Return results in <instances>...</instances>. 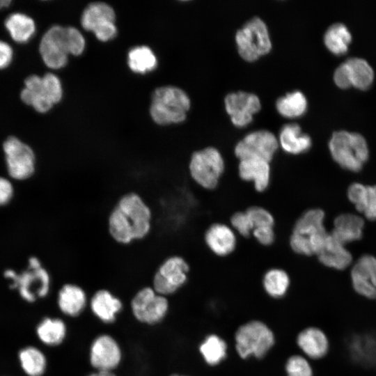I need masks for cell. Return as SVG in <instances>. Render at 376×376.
<instances>
[{
	"label": "cell",
	"instance_id": "1",
	"mask_svg": "<svg viewBox=\"0 0 376 376\" xmlns=\"http://www.w3.org/2000/svg\"><path fill=\"white\" fill-rule=\"evenodd\" d=\"M155 214L150 203L139 191L121 194L110 207L106 228L116 244L130 246L147 240L154 230Z\"/></svg>",
	"mask_w": 376,
	"mask_h": 376
},
{
	"label": "cell",
	"instance_id": "2",
	"mask_svg": "<svg viewBox=\"0 0 376 376\" xmlns=\"http://www.w3.org/2000/svg\"><path fill=\"white\" fill-rule=\"evenodd\" d=\"M324 212L318 207L303 212L293 224L288 238V246L297 255H317L328 235L324 226Z\"/></svg>",
	"mask_w": 376,
	"mask_h": 376
},
{
	"label": "cell",
	"instance_id": "3",
	"mask_svg": "<svg viewBox=\"0 0 376 376\" xmlns=\"http://www.w3.org/2000/svg\"><path fill=\"white\" fill-rule=\"evenodd\" d=\"M332 159L343 169L358 172L369 157L365 138L359 133L340 130L334 132L329 141Z\"/></svg>",
	"mask_w": 376,
	"mask_h": 376
},
{
	"label": "cell",
	"instance_id": "4",
	"mask_svg": "<svg viewBox=\"0 0 376 376\" xmlns=\"http://www.w3.org/2000/svg\"><path fill=\"white\" fill-rule=\"evenodd\" d=\"M188 174L194 183L206 191H214L226 173V162L221 152L207 146L192 153Z\"/></svg>",
	"mask_w": 376,
	"mask_h": 376
},
{
	"label": "cell",
	"instance_id": "5",
	"mask_svg": "<svg viewBox=\"0 0 376 376\" xmlns=\"http://www.w3.org/2000/svg\"><path fill=\"white\" fill-rule=\"evenodd\" d=\"M190 100L180 88L166 86L157 88L152 98L150 113L152 120L161 125L184 121L190 108Z\"/></svg>",
	"mask_w": 376,
	"mask_h": 376
},
{
	"label": "cell",
	"instance_id": "6",
	"mask_svg": "<svg viewBox=\"0 0 376 376\" xmlns=\"http://www.w3.org/2000/svg\"><path fill=\"white\" fill-rule=\"evenodd\" d=\"M4 276L13 281L11 288H18L20 296L32 303L38 298L45 297L50 290V274L41 261L35 256L29 259V269L21 274L11 269L4 272Z\"/></svg>",
	"mask_w": 376,
	"mask_h": 376
},
{
	"label": "cell",
	"instance_id": "7",
	"mask_svg": "<svg viewBox=\"0 0 376 376\" xmlns=\"http://www.w3.org/2000/svg\"><path fill=\"white\" fill-rule=\"evenodd\" d=\"M190 269V264L183 256H167L154 269L151 286L159 295H173L186 284Z\"/></svg>",
	"mask_w": 376,
	"mask_h": 376
},
{
	"label": "cell",
	"instance_id": "8",
	"mask_svg": "<svg viewBox=\"0 0 376 376\" xmlns=\"http://www.w3.org/2000/svg\"><path fill=\"white\" fill-rule=\"evenodd\" d=\"M238 53L246 61H255L269 52L272 42L267 26L260 17L251 18L235 34Z\"/></svg>",
	"mask_w": 376,
	"mask_h": 376
},
{
	"label": "cell",
	"instance_id": "9",
	"mask_svg": "<svg viewBox=\"0 0 376 376\" xmlns=\"http://www.w3.org/2000/svg\"><path fill=\"white\" fill-rule=\"evenodd\" d=\"M235 339L236 350L242 359L250 356L262 358L274 343L273 332L259 320H252L240 327Z\"/></svg>",
	"mask_w": 376,
	"mask_h": 376
},
{
	"label": "cell",
	"instance_id": "10",
	"mask_svg": "<svg viewBox=\"0 0 376 376\" xmlns=\"http://www.w3.org/2000/svg\"><path fill=\"white\" fill-rule=\"evenodd\" d=\"M166 297L157 293L151 285L139 289L131 300L134 317L140 322L153 325L160 322L169 310Z\"/></svg>",
	"mask_w": 376,
	"mask_h": 376
},
{
	"label": "cell",
	"instance_id": "11",
	"mask_svg": "<svg viewBox=\"0 0 376 376\" xmlns=\"http://www.w3.org/2000/svg\"><path fill=\"white\" fill-rule=\"evenodd\" d=\"M279 148L275 135L265 130L252 132L239 141L234 148V154L239 160L258 158L271 162Z\"/></svg>",
	"mask_w": 376,
	"mask_h": 376
},
{
	"label": "cell",
	"instance_id": "12",
	"mask_svg": "<svg viewBox=\"0 0 376 376\" xmlns=\"http://www.w3.org/2000/svg\"><path fill=\"white\" fill-rule=\"evenodd\" d=\"M3 148L11 177L25 180L34 174L36 156L30 146L15 136H10L4 141Z\"/></svg>",
	"mask_w": 376,
	"mask_h": 376
},
{
	"label": "cell",
	"instance_id": "13",
	"mask_svg": "<svg viewBox=\"0 0 376 376\" xmlns=\"http://www.w3.org/2000/svg\"><path fill=\"white\" fill-rule=\"evenodd\" d=\"M39 51L45 64L52 69L64 67L70 54L66 27L55 25L43 35Z\"/></svg>",
	"mask_w": 376,
	"mask_h": 376
},
{
	"label": "cell",
	"instance_id": "14",
	"mask_svg": "<svg viewBox=\"0 0 376 376\" xmlns=\"http://www.w3.org/2000/svg\"><path fill=\"white\" fill-rule=\"evenodd\" d=\"M122 350L116 340L109 334H101L92 342L89 361L96 371L113 372L122 360Z\"/></svg>",
	"mask_w": 376,
	"mask_h": 376
},
{
	"label": "cell",
	"instance_id": "15",
	"mask_svg": "<svg viewBox=\"0 0 376 376\" xmlns=\"http://www.w3.org/2000/svg\"><path fill=\"white\" fill-rule=\"evenodd\" d=\"M203 242L213 256L224 258L235 253L239 240L237 233L228 224L216 221L204 230Z\"/></svg>",
	"mask_w": 376,
	"mask_h": 376
},
{
	"label": "cell",
	"instance_id": "16",
	"mask_svg": "<svg viewBox=\"0 0 376 376\" xmlns=\"http://www.w3.org/2000/svg\"><path fill=\"white\" fill-rule=\"evenodd\" d=\"M225 108L233 124L242 127L249 124L261 104L259 97L251 93L237 91L228 94L224 100Z\"/></svg>",
	"mask_w": 376,
	"mask_h": 376
},
{
	"label": "cell",
	"instance_id": "17",
	"mask_svg": "<svg viewBox=\"0 0 376 376\" xmlns=\"http://www.w3.org/2000/svg\"><path fill=\"white\" fill-rule=\"evenodd\" d=\"M354 290L368 299L376 298V257L365 254L354 264L350 271Z\"/></svg>",
	"mask_w": 376,
	"mask_h": 376
},
{
	"label": "cell",
	"instance_id": "18",
	"mask_svg": "<svg viewBox=\"0 0 376 376\" xmlns=\"http://www.w3.org/2000/svg\"><path fill=\"white\" fill-rule=\"evenodd\" d=\"M271 162L258 158L239 160L237 176L244 182L251 184L258 194H263L270 187L272 179Z\"/></svg>",
	"mask_w": 376,
	"mask_h": 376
},
{
	"label": "cell",
	"instance_id": "19",
	"mask_svg": "<svg viewBox=\"0 0 376 376\" xmlns=\"http://www.w3.org/2000/svg\"><path fill=\"white\" fill-rule=\"evenodd\" d=\"M93 315L104 323L113 322L123 308L121 300L109 290H97L89 301Z\"/></svg>",
	"mask_w": 376,
	"mask_h": 376
},
{
	"label": "cell",
	"instance_id": "20",
	"mask_svg": "<svg viewBox=\"0 0 376 376\" xmlns=\"http://www.w3.org/2000/svg\"><path fill=\"white\" fill-rule=\"evenodd\" d=\"M88 303L85 290L75 283H65L57 295V304L60 311L65 315L77 317L85 309Z\"/></svg>",
	"mask_w": 376,
	"mask_h": 376
},
{
	"label": "cell",
	"instance_id": "21",
	"mask_svg": "<svg viewBox=\"0 0 376 376\" xmlns=\"http://www.w3.org/2000/svg\"><path fill=\"white\" fill-rule=\"evenodd\" d=\"M324 266L336 270H343L352 261V256L346 245L329 233L322 249L316 255Z\"/></svg>",
	"mask_w": 376,
	"mask_h": 376
},
{
	"label": "cell",
	"instance_id": "22",
	"mask_svg": "<svg viewBox=\"0 0 376 376\" xmlns=\"http://www.w3.org/2000/svg\"><path fill=\"white\" fill-rule=\"evenodd\" d=\"M297 343L301 351L312 359H320L327 356L329 351V340L321 329L309 327L301 331Z\"/></svg>",
	"mask_w": 376,
	"mask_h": 376
},
{
	"label": "cell",
	"instance_id": "23",
	"mask_svg": "<svg viewBox=\"0 0 376 376\" xmlns=\"http://www.w3.org/2000/svg\"><path fill=\"white\" fill-rule=\"evenodd\" d=\"M347 195L356 210L364 217L368 220H376V185L354 182L349 186Z\"/></svg>",
	"mask_w": 376,
	"mask_h": 376
},
{
	"label": "cell",
	"instance_id": "24",
	"mask_svg": "<svg viewBox=\"0 0 376 376\" xmlns=\"http://www.w3.org/2000/svg\"><path fill=\"white\" fill-rule=\"evenodd\" d=\"M364 221L361 217L352 213H343L334 221L331 235L345 244L361 240L363 236Z\"/></svg>",
	"mask_w": 376,
	"mask_h": 376
},
{
	"label": "cell",
	"instance_id": "25",
	"mask_svg": "<svg viewBox=\"0 0 376 376\" xmlns=\"http://www.w3.org/2000/svg\"><path fill=\"white\" fill-rule=\"evenodd\" d=\"M279 144L288 154L297 155L307 152L311 147V137L301 132L296 123L284 125L279 133Z\"/></svg>",
	"mask_w": 376,
	"mask_h": 376
},
{
	"label": "cell",
	"instance_id": "26",
	"mask_svg": "<svg viewBox=\"0 0 376 376\" xmlns=\"http://www.w3.org/2000/svg\"><path fill=\"white\" fill-rule=\"evenodd\" d=\"M24 86L20 97L25 104L33 107L40 113L47 112L53 107V103L43 91L41 77L36 75L28 77L24 81Z\"/></svg>",
	"mask_w": 376,
	"mask_h": 376
},
{
	"label": "cell",
	"instance_id": "27",
	"mask_svg": "<svg viewBox=\"0 0 376 376\" xmlns=\"http://www.w3.org/2000/svg\"><path fill=\"white\" fill-rule=\"evenodd\" d=\"M115 12L109 4L95 2L88 5L84 10L81 24L85 30L93 32L107 23L115 22Z\"/></svg>",
	"mask_w": 376,
	"mask_h": 376
},
{
	"label": "cell",
	"instance_id": "28",
	"mask_svg": "<svg viewBox=\"0 0 376 376\" xmlns=\"http://www.w3.org/2000/svg\"><path fill=\"white\" fill-rule=\"evenodd\" d=\"M36 334L43 344L56 346L65 340L67 327L61 319L47 317L36 327Z\"/></svg>",
	"mask_w": 376,
	"mask_h": 376
},
{
	"label": "cell",
	"instance_id": "29",
	"mask_svg": "<svg viewBox=\"0 0 376 376\" xmlns=\"http://www.w3.org/2000/svg\"><path fill=\"white\" fill-rule=\"evenodd\" d=\"M5 26L13 40L19 43L28 42L36 31L33 19L20 13L9 15L5 21Z\"/></svg>",
	"mask_w": 376,
	"mask_h": 376
},
{
	"label": "cell",
	"instance_id": "30",
	"mask_svg": "<svg viewBox=\"0 0 376 376\" xmlns=\"http://www.w3.org/2000/svg\"><path fill=\"white\" fill-rule=\"evenodd\" d=\"M262 283L268 295L274 298H281L288 290L290 278L285 269L273 267L264 273Z\"/></svg>",
	"mask_w": 376,
	"mask_h": 376
},
{
	"label": "cell",
	"instance_id": "31",
	"mask_svg": "<svg viewBox=\"0 0 376 376\" xmlns=\"http://www.w3.org/2000/svg\"><path fill=\"white\" fill-rule=\"evenodd\" d=\"M352 41V36L342 23H335L330 26L324 36V42L327 49L336 56L347 53Z\"/></svg>",
	"mask_w": 376,
	"mask_h": 376
},
{
	"label": "cell",
	"instance_id": "32",
	"mask_svg": "<svg viewBox=\"0 0 376 376\" xmlns=\"http://www.w3.org/2000/svg\"><path fill=\"white\" fill-rule=\"evenodd\" d=\"M18 358L21 368L28 376H42L47 361L44 353L33 346H27L19 350Z\"/></svg>",
	"mask_w": 376,
	"mask_h": 376
},
{
	"label": "cell",
	"instance_id": "33",
	"mask_svg": "<svg viewBox=\"0 0 376 376\" xmlns=\"http://www.w3.org/2000/svg\"><path fill=\"white\" fill-rule=\"evenodd\" d=\"M345 63L350 69L352 86L362 91L368 89L374 80V72L369 63L357 57L350 58Z\"/></svg>",
	"mask_w": 376,
	"mask_h": 376
},
{
	"label": "cell",
	"instance_id": "34",
	"mask_svg": "<svg viewBox=\"0 0 376 376\" xmlns=\"http://www.w3.org/2000/svg\"><path fill=\"white\" fill-rule=\"evenodd\" d=\"M127 63L132 71L144 74L153 70L157 61L151 49L143 45L130 49L127 56Z\"/></svg>",
	"mask_w": 376,
	"mask_h": 376
},
{
	"label": "cell",
	"instance_id": "35",
	"mask_svg": "<svg viewBox=\"0 0 376 376\" xmlns=\"http://www.w3.org/2000/svg\"><path fill=\"white\" fill-rule=\"evenodd\" d=\"M276 107L281 116L296 118L305 113L307 100L301 92L295 91L279 97L276 102Z\"/></svg>",
	"mask_w": 376,
	"mask_h": 376
},
{
	"label": "cell",
	"instance_id": "36",
	"mask_svg": "<svg viewBox=\"0 0 376 376\" xmlns=\"http://www.w3.org/2000/svg\"><path fill=\"white\" fill-rule=\"evenodd\" d=\"M199 351L208 365L215 366L226 358L227 345L219 336L210 334L200 345Z\"/></svg>",
	"mask_w": 376,
	"mask_h": 376
},
{
	"label": "cell",
	"instance_id": "37",
	"mask_svg": "<svg viewBox=\"0 0 376 376\" xmlns=\"http://www.w3.org/2000/svg\"><path fill=\"white\" fill-rule=\"evenodd\" d=\"M244 210L251 221L253 229L260 227L276 226L275 217L267 208L259 205H252Z\"/></svg>",
	"mask_w": 376,
	"mask_h": 376
},
{
	"label": "cell",
	"instance_id": "38",
	"mask_svg": "<svg viewBox=\"0 0 376 376\" xmlns=\"http://www.w3.org/2000/svg\"><path fill=\"white\" fill-rule=\"evenodd\" d=\"M229 225L237 235L244 239L251 237L253 225L245 210L234 212L229 217Z\"/></svg>",
	"mask_w": 376,
	"mask_h": 376
},
{
	"label": "cell",
	"instance_id": "39",
	"mask_svg": "<svg viewBox=\"0 0 376 376\" xmlns=\"http://www.w3.org/2000/svg\"><path fill=\"white\" fill-rule=\"evenodd\" d=\"M287 376H313L312 367L308 360L301 355H292L285 363Z\"/></svg>",
	"mask_w": 376,
	"mask_h": 376
},
{
	"label": "cell",
	"instance_id": "40",
	"mask_svg": "<svg viewBox=\"0 0 376 376\" xmlns=\"http://www.w3.org/2000/svg\"><path fill=\"white\" fill-rule=\"evenodd\" d=\"M42 78V88L45 95L54 104L58 103L63 95L60 79L52 73H47Z\"/></svg>",
	"mask_w": 376,
	"mask_h": 376
},
{
	"label": "cell",
	"instance_id": "41",
	"mask_svg": "<svg viewBox=\"0 0 376 376\" xmlns=\"http://www.w3.org/2000/svg\"><path fill=\"white\" fill-rule=\"evenodd\" d=\"M69 52L74 56L82 54L85 49V39L81 32L72 26L66 27Z\"/></svg>",
	"mask_w": 376,
	"mask_h": 376
},
{
	"label": "cell",
	"instance_id": "42",
	"mask_svg": "<svg viewBox=\"0 0 376 376\" xmlns=\"http://www.w3.org/2000/svg\"><path fill=\"white\" fill-rule=\"evenodd\" d=\"M251 237L260 246L270 247L276 240L275 227H260L254 228Z\"/></svg>",
	"mask_w": 376,
	"mask_h": 376
},
{
	"label": "cell",
	"instance_id": "43",
	"mask_svg": "<svg viewBox=\"0 0 376 376\" xmlns=\"http://www.w3.org/2000/svg\"><path fill=\"white\" fill-rule=\"evenodd\" d=\"M334 81L336 85L341 89H347L352 86L350 69L346 64H340L335 70Z\"/></svg>",
	"mask_w": 376,
	"mask_h": 376
},
{
	"label": "cell",
	"instance_id": "44",
	"mask_svg": "<svg viewBox=\"0 0 376 376\" xmlns=\"http://www.w3.org/2000/svg\"><path fill=\"white\" fill-rule=\"evenodd\" d=\"M13 57L12 47L6 42L0 40V69L8 67Z\"/></svg>",
	"mask_w": 376,
	"mask_h": 376
},
{
	"label": "cell",
	"instance_id": "45",
	"mask_svg": "<svg viewBox=\"0 0 376 376\" xmlns=\"http://www.w3.org/2000/svg\"><path fill=\"white\" fill-rule=\"evenodd\" d=\"M13 194L11 183L4 178H0V205L9 202Z\"/></svg>",
	"mask_w": 376,
	"mask_h": 376
},
{
	"label": "cell",
	"instance_id": "46",
	"mask_svg": "<svg viewBox=\"0 0 376 376\" xmlns=\"http://www.w3.org/2000/svg\"><path fill=\"white\" fill-rule=\"evenodd\" d=\"M87 376H117L113 372H100L95 371V373H91Z\"/></svg>",
	"mask_w": 376,
	"mask_h": 376
},
{
	"label": "cell",
	"instance_id": "47",
	"mask_svg": "<svg viewBox=\"0 0 376 376\" xmlns=\"http://www.w3.org/2000/svg\"><path fill=\"white\" fill-rule=\"evenodd\" d=\"M10 3V0H0V9L9 6Z\"/></svg>",
	"mask_w": 376,
	"mask_h": 376
},
{
	"label": "cell",
	"instance_id": "48",
	"mask_svg": "<svg viewBox=\"0 0 376 376\" xmlns=\"http://www.w3.org/2000/svg\"><path fill=\"white\" fill-rule=\"evenodd\" d=\"M171 376H185V375H180L174 374V375H172Z\"/></svg>",
	"mask_w": 376,
	"mask_h": 376
},
{
	"label": "cell",
	"instance_id": "49",
	"mask_svg": "<svg viewBox=\"0 0 376 376\" xmlns=\"http://www.w3.org/2000/svg\"><path fill=\"white\" fill-rule=\"evenodd\" d=\"M375 300H376V298H375Z\"/></svg>",
	"mask_w": 376,
	"mask_h": 376
}]
</instances>
